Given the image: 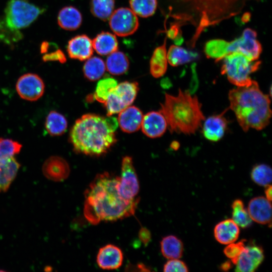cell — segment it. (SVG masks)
<instances>
[{
  "instance_id": "cell-36",
  "label": "cell",
  "mask_w": 272,
  "mask_h": 272,
  "mask_svg": "<svg viewBox=\"0 0 272 272\" xmlns=\"http://www.w3.org/2000/svg\"><path fill=\"white\" fill-rule=\"evenodd\" d=\"M116 85V81L112 78H106L100 80L97 85L94 94V98L98 102L104 103L110 91Z\"/></svg>"
},
{
  "instance_id": "cell-32",
  "label": "cell",
  "mask_w": 272,
  "mask_h": 272,
  "mask_svg": "<svg viewBox=\"0 0 272 272\" xmlns=\"http://www.w3.org/2000/svg\"><path fill=\"white\" fill-rule=\"evenodd\" d=\"M90 7L94 17L106 21L114 10L115 0H91Z\"/></svg>"
},
{
  "instance_id": "cell-30",
  "label": "cell",
  "mask_w": 272,
  "mask_h": 272,
  "mask_svg": "<svg viewBox=\"0 0 272 272\" xmlns=\"http://www.w3.org/2000/svg\"><path fill=\"white\" fill-rule=\"evenodd\" d=\"M105 70V63L103 59L97 56L90 57L87 59L83 69L85 78L92 81L101 78Z\"/></svg>"
},
{
  "instance_id": "cell-12",
  "label": "cell",
  "mask_w": 272,
  "mask_h": 272,
  "mask_svg": "<svg viewBox=\"0 0 272 272\" xmlns=\"http://www.w3.org/2000/svg\"><path fill=\"white\" fill-rule=\"evenodd\" d=\"M16 89L21 98L29 101H35L43 95L45 85L38 75L28 73L21 76L18 79Z\"/></svg>"
},
{
  "instance_id": "cell-45",
  "label": "cell",
  "mask_w": 272,
  "mask_h": 272,
  "mask_svg": "<svg viewBox=\"0 0 272 272\" xmlns=\"http://www.w3.org/2000/svg\"><path fill=\"white\" fill-rule=\"evenodd\" d=\"M231 267V263L230 261H226L222 264L220 268L224 271L228 270Z\"/></svg>"
},
{
  "instance_id": "cell-16",
  "label": "cell",
  "mask_w": 272,
  "mask_h": 272,
  "mask_svg": "<svg viewBox=\"0 0 272 272\" xmlns=\"http://www.w3.org/2000/svg\"><path fill=\"white\" fill-rule=\"evenodd\" d=\"M66 50L70 58L87 60L93 53L92 40L85 34L77 35L69 41Z\"/></svg>"
},
{
  "instance_id": "cell-43",
  "label": "cell",
  "mask_w": 272,
  "mask_h": 272,
  "mask_svg": "<svg viewBox=\"0 0 272 272\" xmlns=\"http://www.w3.org/2000/svg\"><path fill=\"white\" fill-rule=\"evenodd\" d=\"M139 237L140 241L147 246L151 239V232L146 228L142 227L139 231Z\"/></svg>"
},
{
  "instance_id": "cell-41",
  "label": "cell",
  "mask_w": 272,
  "mask_h": 272,
  "mask_svg": "<svg viewBox=\"0 0 272 272\" xmlns=\"http://www.w3.org/2000/svg\"><path fill=\"white\" fill-rule=\"evenodd\" d=\"M44 61L57 60L60 62L63 63L66 61V57L61 50H57L51 53L44 55L43 57Z\"/></svg>"
},
{
  "instance_id": "cell-8",
  "label": "cell",
  "mask_w": 272,
  "mask_h": 272,
  "mask_svg": "<svg viewBox=\"0 0 272 272\" xmlns=\"http://www.w3.org/2000/svg\"><path fill=\"white\" fill-rule=\"evenodd\" d=\"M137 82H121L112 89L103 103L107 116L120 112L134 101L139 91Z\"/></svg>"
},
{
  "instance_id": "cell-26",
  "label": "cell",
  "mask_w": 272,
  "mask_h": 272,
  "mask_svg": "<svg viewBox=\"0 0 272 272\" xmlns=\"http://www.w3.org/2000/svg\"><path fill=\"white\" fill-rule=\"evenodd\" d=\"M198 57L196 52L188 50L176 45H171L167 52L168 62L173 66L192 61Z\"/></svg>"
},
{
  "instance_id": "cell-10",
  "label": "cell",
  "mask_w": 272,
  "mask_h": 272,
  "mask_svg": "<svg viewBox=\"0 0 272 272\" xmlns=\"http://www.w3.org/2000/svg\"><path fill=\"white\" fill-rule=\"evenodd\" d=\"M119 177L118 191L120 195L127 200L137 199L140 185L131 157L125 156L123 158L121 175Z\"/></svg>"
},
{
  "instance_id": "cell-39",
  "label": "cell",
  "mask_w": 272,
  "mask_h": 272,
  "mask_svg": "<svg viewBox=\"0 0 272 272\" xmlns=\"http://www.w3.org/2000/svg\"><path fill=\"white\" fill-rule=\"evenodd\" d=\"M245 240H242L235 243V242L227 244V246L224 249L225 255L231 260L233 264L236 263L238 258L243 251L245 245Z\"/></svg>"
},
{
  "instance_id": "cell-20",
  "label": "cell",
  "mask_w": 272,
  "mask_h": 272,
  "mask_svg": "<svg viewBox=\"0 0 272 272\" xmlns=\"http://www.w3.org/2000/svg\"><path fill=\"white\" fill-rule=\"evenodd\" d=\"M143 116L139 108L129 106L119 112L117 121L122 131L131 133L141 128Z\"/></svg>"
},
{
  "instance_id": "cell-34",
  "label": "cell",
  "mask_w": 272,
  "mask_h": 272,
  "mask_svg": "<svg viewBox=\"0 0 272 272\" xmlns=\"http://www.w3.org/2000/svg\"><path fill=\"white\" fill-rule=\"evenodd\" d=\"M130 9L142 18L153 15L157 9V0H129Z\"/></svg>"
},
{
  "instance_id": "cell-40",
  "label": "cell",
  "mask_w": 272,
  "mask_h": 272,
  "mask_svg": "<svg viewBox=\"0 0 272 272\" xmlns=\"http://www.w3.org/2000/svg\"><path fill=\"white\" fill-rule=\"evenodd\" d=\"M165 272H186L188 268L186 263L178 259H171L167 261L163 267Z\"/></svg>"
},
{
  "instance_id": "cell-7",
  "label": "cell",
  "mask_w": 272,
  "mask_h": 272,
  "mask_svg": "<svg viewBox=\"0 0 272 272\" xmlns=\"http://www.w3.org/2000/svg\"><path fill=\"white\" fill-rule=\"evenodd\" d=\"M44 11V9L27 0H10L2 20L9 28L20 31L30 26Z\"/></svg>"
},
{
  "instance_id": "cell-42",
  "label": "cell",
  "mask_w": 272,
  "mask_h": 272,
  "mask_svg": "<svg viewBox=\"0 0 272 272\" xmlns=\"http://www.w3.org/2000/svg\"><path fill=\"white\" fill-rule=\"evenodd\" d=\"M180 27L179 22L172 24L169 28L166 30L167 37L174 40L179 35L181 34L182 33Z\"/></svg>"
},
{
  "instance_id": "cell-5",
  "label": "cell",
  "mask_w": 272,
  "mask_h": 272,
  "mask_svg": "<svg viewBox=\"0 0 272 272\" xmlns=\"http://www.w3.org/2000/svg\"><path fill=\"white\" fill-rule=\"evenodd\" d=\"M250 0H175L186 9L185 22L201 33L208 27L239 14Z\"/></svg>"
},
{
  "instance_id": "cell-24",
  "label": "cell",
  "mask_w": 272,
  "mask_h": 272,
  "mask_svg": "<svg viewBox=\"0 0 272 272\" xmlns=\"http://www.w3.org/2000/svg\"><path fill=\"white\" fill-rule=\"evenodd\" d=\"M93 49L101 55H108L117 50L118 43L115 35L102 31L92 40Z\"/></svg>"
},
{
  "instance_id": "cell-3",
  "label": "cell",
  "mask_w": 272,
  "mask_h": 272,
  "mask_svg": "<svg viewBox=\"0 0 272 272\" xmlns=\"http://www.w3.org/2000/svg\"><path fill=\"white\" fill-rule=\"evenodd\" d=\"M229 108L234 112L243 131L250 128L260 130L269 123L271 115L270 101L264 94L257 82L237 87L228 93Z\"/></svg>"
},
{
  "instance_id": "cell-17",
  "label": "cell",
  "mask_w": 272,
  "mask_h": 272,
  "mask_svg": "<svg viewBox=\"0 0 272 272\" xmlns=\"http://www.w3.org/2000/svg\"><path fill=\"white\" fill-rule=\"evenodd\" d=\"M225 112L210 116L203 120L202 134L208 140L218 142L224 137L228 127V121L224 115Z\"/></svg>"
},
{
  "instance_id": "cell-4",
  "label": "cell",
  "mask_w": 272,
  "mask_h": 272,
  "mask_svg": "<svg viewBox=\"0 0 272 272\" xmlns=\"http://www.w3.org/2000/svg\"><path fill=\"white\" fill-rule=\"evenodd\" d=\"M160 111L171 132L194 133L205 119L197 97L189 91L181 89L176 96L165 94Z\"/></svg>"
},
{
  "instance_id": "cell-11",
  "label": "cell",
  "mask_w": 272,
  "mask_h": 272,
  "mask_svg": "<svg viewBox=\"0 0 272 272\" xmlns=\"http://www.w3.org/2000/svg\"><path fill=\"white\" fill-rule=\"evenodd\" d=\"M256 37L255 30L250 28L244 29L241 37L229 43L228 53L239 52L251 60H257L261 53L262 46Z\"/></svg>"
},
{
  "instance_id": "cell-1",
  "label": "cell",
  "mask_w": 272,
  "mask_h": 272,
  "mask_svg": "<svg viewBox=\"0 0 272 272\" xmlns=\"http://www.w3.org/2000/svg\"><path fill=\"white\" fill-rule=\"evenodd\" d=\"M119 177L105 172L96 176L85 192L84 214L96 225L133 215L140 199L127 200L118 191Z\"/></svg>"
},
{
  "instance_id": "cell-37",
  "label": "cell",
  "mask_w": 272,
  "mask_h": 272,
  "mask_svg": "<svg viewBox=\"0 0 272 272\" xmlns=\"http://www.w3.org/2000/svg\"><path fill=\"white\" fill-rule=\"evenodd\" d=\"M21 148L22 145L18 142L0 138V159L14 157L20 152Z\"/></svg>"
},
{
  "instance_id": "cell-25",
  "label": "cell",
  "mask_w": 272,
  "mask_h": 272,
  "mask_svg": "<svg viewBox=\"0 0 272 272\" xmlns=\"http://www.w3.org/2000/svg\"><path fill=\"white\" fill-rule=\"evenodd\" d=\"M166 41L155 48L150 61V71L153 77L158 78L163 76L167 69Z\"/></svg>"
},
{
  "instance_id": "cell-19",
  "label": "cell",
  "mask_w": 272,
  "mask_h": 272,
  "mask_svg": "<svg viewBox=\"0 0 272 272\" xmlns=\"http://www.w3.org/2000/svg\"><path fill=\"white\" fill-rule=\"evenodd\" d=\"M247 211L252 221L263 225L270 224L271 203L265 197L252 198L249 202Z\"/></svg>"
},
{
  "instance_id": "cell-14",
  "label": "cell",
  "mask_w": 272,
  "mask_h": 272,
  "mask_svg": "<svg viewBox=\"0 0 272 272\" xmlns=\"http://www.w3.org/2000/svg\"><path fill=\"white\" fill-rule=\"evenodd\" d=\"M141 127L146 135L150 138H156L165 133L168 124L164 115L160 111H152L143 116Z\"/></svg>"
},
{
  "instance_id": "cell-15",
  "label": "cell",
  "mask_w": 272,
  "mask_h": 272,
  "mask_svg": "<svg viewBox=\"0 0 272 272\" xmlns=\"http://www.w3.org/2000/svg\"><path fill=\"white\" fill-rule=\"evenodd\" d=\"M123 259V256L121 250L118 247L109 244L99 249L96 261L100 268L112 270L120 267L122 264Z\"/></svg>"
},
{
  "instance_id": "cell-35",
  "label": "cell",
  "mask_w": 272,
  "mask_h": 272,
  "mask_svg": "<svg viewBox=\"0 0 272 272\" xmlns=\"http://www.w3.org/2000/svg\"><path fill=\"white\" fill-rule=\"evenodd\" d=\"M271 169L265 164L255 165L251 172V179L257 184L266 186L271 181Z\"/></svg>"
},
{
  "instance_id": "cell-33",
  "label": "cell",
  "mask_w": 272,
  "mask_h": 272,
  "mask_svg": "<svg viewBox=\"0 0 272 272\" xmlns=\"http://www.w3.org/2000/svg\"><path fill=\"white\" fill-rule=\"evenodd\" d=\"M232 219L239 227L246 228L252 225L253 221L248 211L245 208L242 200L237 199L234 200L232 204Z\"/></svg>"
},
{
  "instance_id": "cell-9",
  "label": "cell",
  "mask_w": 272,
  "mask_h": 272,
  "mask_svg": "<svg viewBox=\"0 0 272 272\" xmlns=\"http://www.w3.org/2000/svg\"><path fill=\"white\" fill-rule=\"evenodd\" d=\"M108 20L111 30L120 37L133 34L139 26L137 15L128 8L122 7L114 10Z\"/></svg>"
},
{
  "instance_id": "cell-2",
  "label": "cell",
  "mask_w": 272,
  "mask_h": 272,
  "mask_svg": "<svg viewBox=\"0 0 272 272\" xmlns=\"http://www.w3.org/2000/svg\"><path fill=\"white\" fill-rule=\"evenodd\" d=\"M118 125L117 119L111 116L82 115L75 121L70 133L74 151L92 156L104 155L116 142L115 131Z\"/></svg>"
},
{
  "instance_id": "cell-23",
  "label": "cell",
  "mask_w": 272,
  "mask_h": 272,
  "mask_svg": "<svg viewBox=\"0 0 272 272\" xmlns=\"http://www.w3.org/2000/svg\"><path fill=\"white\" fill-rule=\"evenodd\" d=\"M20 167V164L14 157L0 159V192L8 190Z\"/></svg>"
},
{
  "instance_id": "cell-31",
  "label": "cell",
  "mask_w": 272,
  "mask_h": 272,
  "mask_svg": "<svg viewBox=\"0 0 272 272\" xmlns=\"http://www.w3.org/2000/svg\"><path fill=\"white\" fill-rule=\"evenodd\" d=\"M229 43L223 39L209 40L205 45V54L207 58L214 59L216 62H218L228 53Z\"/></svg>"
},
{
  "instance_id": "cell-44",
  "label": "cell",
  "mask_w": 272,
  "mask_h": 272,
  "mask_svg": "<svg viewBox=\"0 0 272 272\" xmlns=\"http://www.w3.org/2000/svg\"><path fill=\"white\" fill-rule=\"evenodd\" d=\"M265 187L264 190V193L265 195V197L270 201L271 200V186L270 184H269Z\"/></svg>"
},
{
  "instance_id": "cell-29",
  "label": "cell",
  "mask_w": 272,
  "mask_h": 272,
  "mask_svg": "<svg viewBox=\"0 0 272 272\" xmlns=\"http://www.w3.org/2000/svg\"><path fill=\"white\" fill-rule=\"evenodd\" d=\"M67 127L66 119L62 114L54 110L49 112L45 119V127L50 135H62L65 132Z\"/></svg>"
},
{
  "instance_id": "cell-6",
  "label": "cell",
  "mask_w": 272,
  "mask_h": 272,
  "mask_svg": "<svg viewBox=\"0 0 272 272\" xmlns=\"http://www.w3.org/2000/svg\"><path fill=\"white\" fill-rule=\"evenodd\" d=\"M221 74L236 87L249 85L253 81L250 76L256 71L260 61L251 60L239 52L228 53L223 58Z\"/></svg>"
},
{
  "instance_id": "cell-28",
  "label": "cell",
  "mask_w": 272,
  "mask_h": 272,
  "mask_svg": "<svg viewBox=\"0 0 272 272\" xmlns=\"http://www.w3.org/2000/svg\"><path fill=\"white\" fill-rule=\"evenodd\" d=\"M105 65L110 74L118 76L127 71L129 61L124 52L116 50L108 55Z\"/></svg>"
},
{
  "instance_id": "cell-27",
  "label": "cell",
  "mask_w": 272,
  "mask_h": 272,
  "mask_svg": "<svg viewBox=\"0 0 272 272\" xmlns=\"http://www.w3.org/2000/svg\"><path fill=\"white\" fill-rule=\"evenodd\" d=\"M162 255L166 258L179 259L182 256L183 244L181 240L174 235L163 237L160 243Z\"/></svg>"
},
{
  "instance_id": "cell-22",
  "label": "cell",
  "mask_w": 272,
  "mask_h": 272,
  "mask_svg": "<svg viewBox=\"0 0 272 272\" xmlns=\"http://www.w3.org/2000/svg\"><path fill=\"white\" fill-rule=\"evenodd\" d=\"M82 19V14L78 9L73 6H66L59 11L57 22L62 29L74 31L81 26Z\"/></svg>"
},
{
  "instance_id": "cell-21",
  "label": "cell",
  "mask_w": 272,
  "mask_h": 272,
  "mask_svg": "<svg viewBox=\"0 0 272 272\" xmlns=\"http://www.w3.org/2000/svg\"><path fill=\"white\" fill-rule=\"evenodd\" d=\"M239 234V227L232 219L221 221L215 226L214 230L216 240L225 245L235 242Z\"/></svg>"
},
{
  "instance_id": "cell-18",
  "label": "cell",
  "mask_w": 272,
  "mask_h": 272,
  "mask_svg": "<svg viewBox=\"0 0 272 272\" xmlns=\"http://www.w3.org/2000/svg\"><path fill=\"white\" fill-rule=\"evenodd\" d=\"M42 171L48 179L61 181L67 178L70 168L67 162L62 158L53 156L48 158L42 166Z\"/></svg>"
},
{
  "instance_id": "cell-13",
  "label": "cell",
  "mask_w": 272,
  "mask_h": 272,
  "mask_svg": "<svg viewBox=\"0 0 272 272\" xmlns=\"http://www.w3.org/2000/svg\"><path fill=\"white\" fill-rule=\"evenodd\" d=\"M263 250L260 246H245L235 263L237 272H253L264 260Z\"/></svg>"
},
{
  "instance_id": "cell-38",
  "label": "cell",
  "mask_w": 272,
  "mask_h": 272,
  "mask_svg": "<svg viewBox=\"0 0 272 272\" xmlns=\"http://www.w3.org/2000/svg\"><path fill=\"white\" fill-rule=\"evenodd\" d=\"M22 38V34L20 31L15 30L8 27L0 19V40L7 44L18 42Z\"/></svg>"
}]
</instances>
